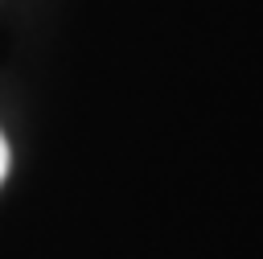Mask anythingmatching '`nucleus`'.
Listing matches in <instances>:
<instances>
[{
  "label": "nucleus",
  "mask_w": 263,
  "mask_h": 259,
  "mask_svg": "<svg viewBox=\"0 0 263 259\" xmlns=\"http://www.w3.org/2000/svg\"><path fill=\"white\" fill-rule=\"evenodd\" d=\"M4 173H8V144H4V136H0V181H4Z\"/></svg>",
  "instance_id": "obj_1"
}]
</instances>
